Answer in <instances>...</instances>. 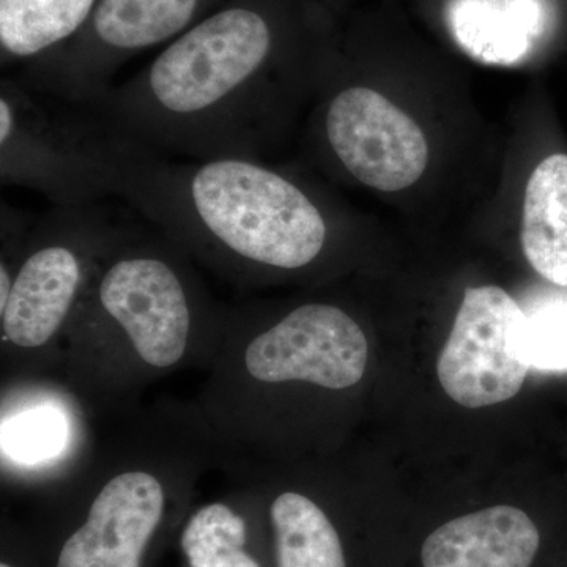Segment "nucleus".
I'll return each mask as SVG.
<instances>
[{"mask_svg":"<svg viewBox=\"0 0 567 567\" xmlns=\"http://www.w3.org/2000/svg\"><path fill=\"white\" fill-rule=\"evenodd\" d=\"M278 63L275 18L235 0L89 110L107 132L162 155L259 159L290 89Z\"/></svg>","mask_w":567,"mask_h":567,"instance_id":"nucleus-1","label":"nucleus"},{"mask_svg":"<svg viewBox=\"0 0 567 567\" xmlns=\"http://www.w3.org/2000/svg\"><path fill=\"white\" fill-rule=\"evenodd\" d=\"M107 162L111 196L241 286L312 267L330 241L322 205L259 159H174L111 133Z\"/></svg>","mask_w":567,"mask_h":567,"instance_id":"nucleus-2","label":"nucleus"},{"mask_svg":"<svg viewBox=\"0 0 567 567\" xmlns=\"http://www.w3.org/2000/svg\"><path fill=\"white\" fill-rule=\"evenodd\" d=\"M224 320L181 246L121 230L66 330L73 379L93 394L125 393L199 353L216 357Z\"/></svg>","mask_w":567,"mask_h":567,"instance_id":"nucleus-3","label":"nucleus"},{"mask_svg":"<svg viewBox=\"0 0 567 567\" xmlns=\"http://www.w3.org/2000/svg\"><path fill=\"white\" fill-rule=\"evenodd\" d=\"M368 357L363 328L339 306L309 301L271 320L241 306L226 311L203 409L290 383L349 390L363 379Z\"/></svg>","mask_w":567,"mask_h":567,"instance_id":"nucleus-4","label":"nucleus"},{"mask_svg":"<svg viewBox=\"0 0 567 567\" xmlns=\"http://www.w3.org/2000/svg\"><path fill=\"white\" fill-rule=\"evenodd\" d=\"M121 229L92 205L54 207L25 235L0 301L3 350L41 357L65 338L103 254Z\"/></svg>","mask_w":567,"mask_h":567,"instance_id":"nucleus-5","label":"nucleus"},{"mask_svg":"<svg viewBox=\"0 0 567 567\" xmlns=\"http://www.w3.org/2000/svg\"><path fill=\"white\" fill-rule=\"evenodd\" d=\"M110 132L89 107L63 103L21 78L0 84V181L54 207L111 196Z\"/></svg>","mask_w":567,"mask_h":567,"instance_id":"nucleus-6","label":"nucleus"},{"mask_svg":"<svg viewBox=\"0 0 567 567\" xmlns=\"http://www.w3.org/2000/svg\"><path fill=\"white\" fill-rule=\"evenodd\" d=\"M175 466L152 451L107 462L91 477L84 517L62 540L54 567H144L186 480Z\"/></svg>","mask_w":567,"mask_h":567,"instance_id":"nucleus-7","label":"nucleus"},{"mask_svg":"<svg viewBox=\"0 0 567 567\" xmlns=\"http://www.w3.org/2000/svg\"><path fill=\"white\" fill-rule=\"evenodd\" d=\"M200 6L203 0H99L81 32L32 62L21 80L63 103L92 107L128 55L177 39Z\"/></svg>","mask_w":567,"mask_h":567,"instance_id":"nucleus-8","label":"nucleus"},{"mask_svg":"<svg viewBox=\"0 0 567 567\" xmlns=\"http://www.w3.org/2000/svg\"><path fill=\"white\" fill-rule=\"evenodd\" d=\"M525 328L527 317L502 287L466 289L436 363L446 394L466 409L513 399L532 368Z\"/></svg>","mask_w":567,"mask_h":567,"instance_id":"nucleus-9","label":"nucleus"},{"mask_svg":"<svg viewBox=\"0 0 567 567\" xmlns=\"http://www.w3.org/2000/svg\"><path fill=\"white\" fill-rule=\"evenodd\" d=\"M322 133L342 169L377 192L410 188L427 167L423 130L368 85L347 84L331 93L324 104Z\"/></svg>","mask_w":567,"mask_h":567,"instance_id":"nucleus-10","label":"nucleus"},{"mask_svg":"<svg viewBox=\"0 0 567 567\" xmlns=\"http://www.w3.org/2000/svg\"><path fill=\"white\" fill-rule=\"evenodd\" d=\"M540 547L535 522L518 507L498 505L454 518L421 550L423 567H532Z\"/></svg>","mask_w":567,"mask_h":567,"instance_id":"nucleus-11","label":"nucleus"},{"mask_svg":"<svg viewBox=\"0 0 567 567\" xmlns=\"http://www.w3.org/2000/svg\"><path fill=\"white\" fill-rule=\"evenodd\" d=\"M454 39L473 58L513 63L546 28L543 0H454L447 11Z\"/></svg>","mask_w":567,"mask_h":567,"instance_id":"nucleus-12","label":"nucleus"},{"mask_svg":"<svg viewBox=\"0 0 567 567\" xmlns=\"http://www.w3.org/2000/svg\"><path fill=\"white\" fill-rule=\"evenodd\" d=\"M522 248L548 281L567 287V155L548 156L525 189Z\"/></svg>","mask_w":567,"mask_h":567,"instance_id":"nucleus-13","label":"nucleus"},{"mask_svg":"<svg viewBox=\"0 0 567 567\" xmlns=\"http://www.w3.org/2000/svg\"><path fill=\"white\" fill-rule=\"evenodd\" d=\"M99 0H0L2 62L39 61L87 24Z\"/></svg>","mask_w":567,"mask_h":567,"instance_id":"nucleus-14","label":"nucleus"},{"mask_svg":"<svg viewBox=\"0 0 567 567\" xmlns=\"http://www.w3.org/2000/svg\"><path fill=\"white\" fill-rule=\"evenodd\" d=\"M270 522L276 567H347L338 529L309 496L282 492L270 505Z\"/></svg>","mask_w":567,"mask_h":567,"instance_id":"nucleus-15","label":"nucleus"},{"mask_svg":"<svg viewBox=\"0 0 567 567\" xmlns=\"http://www.w3.org/2000/svg\"><path fill=\"white\" fill-rule=\"evenodd\" d=\"M189 567H262L248 551V524L233 506L208 503L189 517L182 533Z\"/></svg>","mask_w":567,"mask_h":567,"instance_id":"nucleus-16","label":"nucleus"},{"mask_svg":"<svg viewBox=\"0 0 567 567\" xmlns=\"http://www.w3.org/2000/svg\"><path fill=\"white\" fill-rule=\"evenodd\" d=\"M525 342L529 363L535 368L567 369V303L546 306L527 317Z\"/></svg>","mask_w":567,"mask_h":567,"instance_id":"nucleus-17","label":"nucleus"},{"mask_svg":"<svg viewBox=\"0 0 567 567\" xmlns=\"http://www.w3.org/2000/svg\"><path fill=\"white\" fill-rule=\"evenodd\" d=\"M61 439V427L58 425V416L47 413L22 416L10 431V450L14 456L24 461H37L43 454H50L58 450Z\"/></svg>","mask_w":567,"mask_h":567,"instance_id":"nucleus-18","label":"nucleus"},{"mask_svg":"<svg viewBox=\"0 0 567 567\" xmlns=\"http://www.w3.org/2000/svg\"><path fill=\"white\" fill-rule=\"evenodd\" d=\"M0 567H14V566L10 565L9 561H2V563H0Z\"/></svg>","mask_w":567,"mask_h":567,"instance_id":"nucleus-19","label":"nucleus"}]
</instances>
